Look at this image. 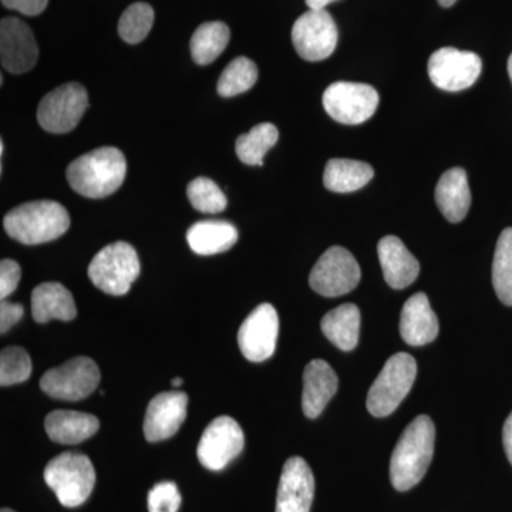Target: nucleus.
<instances>
[{
	"label": "nucleus",
	"instance_id": "a19ab883",
	"mask_svg": "<svg viewBox=\"0 0 512 512\" xmlns=\"http://www.w3.org/2000/svg\"><path fill=\"white\" fill-rule=\"evenodd\" d=\"M508 74H510V79L512 82V53L510 59H508Z\"/></svg>",
	"mask_w": 512,
	"mask_h": 512
},
{
	"label": "nucleus",
	"instance_id": "9b49d317",
	"mask_svg": "<svg viewBox=\"0 0 512 512\" xmlns=\"http://www.w3.org/2000/svg\"><path fill=\"white\" fill-rule=\"evenodd\" d=\"M338 26L328 10H308L292 28V42L303 60L328 59L338 46Z\"/></svg>",
	"mask_w": 512,
	"mask_h": 512
},
{
	"label": "nucleus",
	"instance_id": "dca6fc26",
	"mask_svg": "<svg viewBox=\"0 0 512 512\" xmlns=\"http://www.w3.org/2000/svg\"><path fill=\"white\" fill-rule=\"evenodd\" d=\"M315 477L301 457H291L282 470L276 497V512H311Z\"/></svg>",
	"mask_w": 512,
	"mask_h": 512
},
{
	"label": "nucleus",
	"instance_id": "0eeeda50",
	"mask_svg": "<svg viewBox=\"0 0 512 512\" xmlns=\"http://www.w3.org/2000/svg\"><path fill=\"white\" fill-rule=\"evenodd\" d=\"M100 383V370L90 357H74L40 379V389L52 399L79 402L86 399Z\"/></svg>",
	"mask_w": 512,
	"mask_h": 512
},
{
	"label": "nucleus",
	"instance_id": "72a5a7b5",
	"mask_svg": "<svg viewBox=\"0 0 512 512\" xmlns=\"http://www.w3.org/2000/svg\"><path fill=\"white\" fill-rule=\"evenodd\" d=\"M180 505V491L173 481L158 483L148 493V511L150 512H177L180 510Z\"/></svg>",
	"mask_w": 512,
	"mask_h": 512
},
{
	"label": "nucleus",
	"instance_id": "c85d7f7f",
	"mask_svg": "<svg viewBox=\"0 0 512 512\" xmlns=\"http://www.w3.org/2000/svg\"><path fill=\"white\" fill-rule=\"evenodd\" d=\"M493 285L498 299L512 306V228L504 229L495 247Z\"/></svg>",
	"mask_w": 512,
	"mask_h": 512
},
{
	"label": "nucleus",
	"instance_id": "39448f33",
	"mask_svg": "<svg viewBox=\"0 0 512 512\" xmlns=\"http://www.w3.org/2000/svg\"><path fill=\"white\" fill-rule=\"evenodd\" d=\"M417 376V363L407 353L390 357L367 394V410L372 416L386 417L396 412L412 390Z\"/></svg>",
	"mask_w": 512,
	"mask_h": 512
},
{
	"label": "nucleus",
	"instance_id": "58836bf2",
	"mask_svg": "<svg viewBox=\"0 0 512 512\" xmlns=\"http://www.w3.org/2000/svg\"><path fill=\"white\" fill-rule=\"evenodd\" d=\"M336 2V0H306L309 10H325L326 6L330 3Z\"/></svg>",
	"mask_w": 512,
	"mask_h": 512
},
{
	"label": "nucleus",
	"instance_id": "412c9836",
	"mask_svg": "<svg viewBox=\"0 0 512 512\" xmlns=\"http://www.w3.org/2000/svg\"><path fill=\"white\" fill-rule=\"evenodd\" d=\"M436 202L447 221L457 224L467 217L471 191L463 168H450L441 175L436 187Z\"/></svg>",
	"mask_w": 512,
	"mask_h": 512
},
{
	"label": "nucleus",
	"instance_id": "423d86ee",
	"mask_svg": "<svg viewBox=\"0 0 512 512\" xmlns=\"http://www.w3.org/2000/svg\"><path fill=\"white\" fill-rule=\"evenodd\" d=\"M136 249L127 242H114L101 249L89 265V278L96 288L113 296L126 295L140 275Z\"/></svg>",
	"mask_w": 512,
	"mask_h": 512
},
{
	"label": "nucleus",
	"instance_id": "37998d69",
	"mask_svg": "<svg viewBox=\"0 0 512 512\" xmlns=\"http://www.w3.org/2000/svg\"><path fill=\"white\" fill-rule=\"evenodd\" d=\"M0 512H16V511L10 510V508H2V511H0Z\"/></svg>",
	"mask_w": 512,
	"mask_h": 512
},
{
	"label": "nucleus",
	"instance_id": "a211bd4d",
	"mask_svg": "<svg viewBox=\"0 0 512 512\" xmlns=\"http://www.w3.org/2000/svg\"><path fill=\"white\" fill-rule=\"evenodd\" d=\"M339 379L325 360H312L303 373L302 409L308 419H316L338 392Z\"/></svg>",
	"mask_w": 512,
	"mask_h": 512
},
{
	"label": "nucleus",
	"instance_id": "f8f14e48",
	"mask_svg": "<svg viewBox=\"0 0 512 512\" xmlns=\"http://www.w3.org/2000/svg\"><path fill=\"white\" fill-rule=\"evenodd\" d=\"M483 70L480 56L454 47H441L430 56L427 72L434 86L444 92H461L473 86Z\"/></svg>",
	"mask_w": 512,
	"mask_h": 512
},
{
	"label": "nucleus",
	"instance_id": "4468645a",
	"mask_svg": "<svg viewBox=\"0 0 512 512\" xmlns=\"http://www.w3.org/2000/svg\"><path fill=\"white\" fill-rule=\"evenodd\" d=\"M278 335V312L271 303H262L242 322L238 332L239 349L249 362H265L275 353Z\"/></svg>",
	"mask_w": 512,
	"mask_h": 512
},
{
	"label": "nucleus",
	"instance_id": "5701e85b",
	"mask_svg": "<svg viewBox=\"0 0 512 512\" xmlns=\"http://www.w3.org/2000/svg\"><path fill=\"white\" fill-rule=\"evenodd\" d=\"M32 316L37 323L53 319L70 322L77 316L72 293L57 282L36 286L32 293Z\"/></svg>",
	"mask_w": 512,
	"mask_h": 512
},
{
	"label": "nucleus",
	"instance_id": "b1692460",
	"mask_svg": "<svg viewBox=\"0 0 512 512\" xmlns=\"http://www.w3.org/2000/svg\"><path fill=\"white\" fill-rule=\"evenodd\" d=\"M187 241L195 254H221L237 244L238 231L227 221H200L188 229Z\"/></svg>",
	"mask_w": 512,
	"mask_h": 512
},
{
	"label": "nucleus",
	"instance_id": "aec40b11",
	"mask_svg": "<svg viewBox=\"0 0 512 512\" xmlns=\"http://www.w3.org/2000/svg\"><path fill=\"white\" fill-rule=\"evenodd\" d=\"M384 279L393 289H404L413 284L420 274V264L406 248L402 239L387 235L377 245Z\"/></svg>",
	"mask_w": 512,
	"mask_h": 512
},
{
	"label": "nucleus",
	"instance_id": "f704fd0d",
	"mask_svg": "<svg viewBox=\"0 0 512 512\" xmlns=\"http://www.w3.org/2000/svg\"><path fill=\"white\" fill-rule=\"evenodd\" d=\"M20 281V266L12 259H3L0 262V298L6 301L8 296L18 288Z\"/></svg>",
	"mask_w": 512,
	"mask_h": 512
},
{
	"label": "nucleus",
	"instance_id": "4be33fe9",
	"mask_svg": "<svg viewBox=\"0 0 512 512\" xmlns=\"http://www.w3.org/2000/svg\"><path fill=\"white\" fill-rule=\"evenodd\" d=\"M45 429L50 440L73 446L93 437L100 429V421L93 414L55 410L46 417Z\"/></svg>",
	"mask_w": 512,
	"mask_h": 512
},
{
	"label": "nucleus",
	"instance_id": "ea45409f",
	"mask_svg": "<svg viewBox=\"0 0 512 512\" xmlns=\"http://www.w3.org/2000/svg\"><path fill=\"white\" fill-rule=\"evenodd\" d=\"M457 0H439V3L443 8H451Z\"/></svg>",
	"mask_w": 512,
	"mask_h": 512
},
{
	"label": "nucleus",
	"instance_id": "7c9ffc66",
	"mask_svg": "<svg viewBox=\"0 0 512 512\" xmlns=\"http://www.w3.org/2000/svg\"><path fill=\"white\" fill-rule=\"evenodd\" d=\"M154 18H156V13L148 3L138 2L128 6L119 22L121 39L130 45L143 42L153 28Z\"/></svg>",
	"mask_w": 512,
	"mask_h": 512
},
{
	"label": "nucleus",
	"instance_id": "473e14b6",
	"mask_svg": "<svg viewBox=\"0 0 512 512\" xmlns=\"http://www.w3.org/2000/svg\"><path fill=\"white\" fill-rule=\"evenodd\" d=\"M32 375L29 353L19 346H9L0 355V384L2 387L26 382Z\"/></svg>",
	"mask_w": 512,
	"mask_h": 512
},
{
	"label": "nucleus",
	"instance_id": "f3484780",
	"mask_svg": "<svg viewBox=\"0 0 512 512\" xmlns=\"http://www.w3.org/2000/svg\"><path fill=\"white\" fill-rule=\"evenodd\" d=\"M188 396L184 392L158 394L148 404L144 419V436L150 443L173 437L187 417Z\"/></svg>",
	"mask_w": 512,
	"mask_h": 512
},
{
	"label": "nucleus",
	"instance_id": "9d476101",
	"mask_svg": "<svg viewBox=\"0 0 512 512\" xmlns=\"http://www.w3.org/2000/svg\"><path fill=\"white\" fill-rule=\"evenodd\" d=\"M362 272L355 256L343 247H332L313 266L309 285L326 298L346 295L359 285Z\"/></svg>",
	"mask_w": 512,
	"mask_h": 512
},
{
	"label": "nucleus",
	"instance_id": "c756f323",
	"mask_svg": "<svg viewBox=\"0 0 512 512\" xmlns=\"http://www.w3.org/2000/svg\"><path fill=\"white\" fill-rule=\"evenodd\" d=\"M258 80V67L248 57H237L225 67L218 80V93L222 97H234L248 92Z\"/></svg>",
	"mask_w": 512,
	"mask_h": 512
},
{
	"label": "nucleus",
	"instance_id": "f03ea898",
	"mask_svg": "<svg viewBox=\"0 0 512 512\" xmlns=\"http://www.w3.org/2000/svg\"><path fill=\"white\" fill-rule=\"evenodd\" d=\"M127 161L116 147H101L76 158L67 167L70 187L87 198H104L114 194L124 183Z\"/></svg>",
	"mask_w": 512,
	"mask_h": 512
},
{
	"label": "nucleus",
	"instance_id": "2f4dec72",
	"mask_svg": "<svg viewBox=\"0 0 512 512\" xmlns=\"http://www.w3.org/2000/svg\"><path fill=\"white\" fill-rule=\"evenodd\" d=\"M187 195L192 207L204 214H218L227 208V197L210 178L192 180L188 184Z\"/></svg>",
	"mask_w": 512,
	"mask_h": 512
},
{
	"label": "nucleus",
	"instance_id": "2eb2a0df",
	"mask_svg": "<svg viewBox=\"0 0 512 512\" xmlns=\"http://www.w3.org/2000/svg\"><path fill=\"white\" fill-rule=\"evenodd\" d=\"M39 57L35 36L25 22L5 18L0 22V60L9 73L22 74L35 67Z\"/></svg>",
	"mask_w": 512,
	"mask_h": 512
},
{
	"label": "nucleus",
	"instance_id": "f257e3e1",
	"mask_svg": "<svg viewBox=\"0 0 512 512\" xmlns=\"http://www.w3.org/2000/svg\"><path fill=\"white\" fill-rule=\"evenodd\" d=\"M436 429L429 416H419L407 426L394 448L390 480L397 491L412 490L426 476L434 454Z\"/></svg>",
	"mask_w": 512,
	"mask_h": 512
},
{
	"label": "nucleus",
	"instance_id": "4c0bfd02",
	"mask_svg": "<svg viewBox=\"0 0 512 512\" xmlns=\"http://www.w3.org/2000/svg\"><path fill=\"white\" fill-rule=\"evenodd\" d=\"M503 443L505 454H507L508 460H510L512 466V412L510 416L505 420L503 429Z\"/></svg>",
	"mask_w": 512,
	"mask_h": 512
},
{
	"label": "nucleus",
	"instance_id": "20e7f679",
	"mask_svg": "<svg viewBox=\"0 0 512 512\" xmlns=\"http://www.w3.org/2000/svg\"><path fill=\"white\" fill-rule=\"evenodd\" d=\"M43 476L59 503L67 508L86 503L96 484L92 461L80 453L59 454L47 464Z\"/></svg>",
	"mask_w": 512,
	"mask_h": 512
},
{
	"label": "nucleus",
	"instance_id": "1a4fd4ad",
	"mask_svg": "<svg viewBox=\"0 0 512 512\" xmlns=\"http://www.w3.org/2000/svg\"><path fill=\"white\" fill-rule=\"evenodd\" d=\"M379 100V93L375 87L365 83H333L323 93V107L326 113L338 123L349 126H356L372 119L379 106Z\"/></svg>",
	"mask_w": 512,
	"mask_h": 512
},
{
	"label": "nucleus",
	"instance_id": "a878e982",
	"mask_svg": "<svg viewBox=\"0 0 512 512\" xmlns=\"http://www.w3.org/2000/svg\"><path fill=\"white\" fill-rule=\"evenodd\" d=\"M375 177L372 165L363 161L332 158L323 173V185L329 191L346 194L365 187Z\"/></svg>",
	"mask_w": 512,
	"mask_h": 512
},
{
	"label": "nucleus",
	"instance_id": "7ed1b4c3",
	"mask_svg": "<svg viewBox=\"0 0 512 512\" xmlns=\"http://www.w3.org/2000/svg\"><path fill=\"white\" fill-rule=\"evenodd\" d=\"M5 231L25 245L46 244L66 234L70 227L69 212L56 201H32L6 214Z\"/></svg>",
	"mask_w": 512,
	"mask_h": 512
},
{
	"label": "nucleus",
	"instance_id": "6ab92c4d",
	"mask_svg": "<svg viewBox=\"0 0 512 512\" xmlns=\"http://www.w3.org/2000/svg\"><path fill=\"white\" fill-rule=\"evenodd\" d=\"M400 335L410 346H424L439 335V319L431 309L426 293L410 296L400 315Z\"/></svg>",
	"mask_w": 512,
	"mask_h": 512
},
{
	"label": "nucleus",
	"instance_id": "6e6552de",
	"mask_svg": "<svg viewBox=\"0 0 512 512\" xmlns=\"http://www.w3.org/2000/svg\"><path fill=\"white\" fill-rule=\"evenodd\" d=\"M89 107L86 89L79 83H67L47 93L37 107V121L43 130L64 134L74 130Z\"/></svg>",
	"mask_w": 512,
	"mask_h": 512
},
{
	"label": "nucleus",
	"instance_id": "c9c22d12",
	"mask_svg": "<svg viewBox=\"0 0 512 512\" xmlns=\"http://www.w3.org/2000/svg\"><path fill=\"white\" fill-rule=\"evenodd\" d=\"M23 313H25V309L19 303L2 301L0 303V333L5 335L6 332H9L22 319Z\"/></svg>",
	"mask_w": 512,
	"mask_h": 512
},
{
	"label": "nucleus",
	"instance_id": "79ce46f5",
	"mask_svg": "<svg viewBox=\"0 0 512 512\" xmlns=\"http://www.w3.org/2000/svg\"><path fill=\"white\" fill-rule=\"evenodd\" d=\"M181 384H183V379H180V377H175V379H173L174 387L181 386Z\"/></svg>",
	"mask_w": 512,
	"mask_h": 512
},
{
	"label": "nucleus",
	"instance_id": "e433bc0d",
	"mask_svg": "<svg viewBox=\"0 0 512 512\" xmlns=\"http://www.w3.org/2000/svg\"><path fill=\"white\" fill-rule=\"evenodd\" d=\"M49 0H2L5 8L18 10L26 16H37L46 9Z\"/></svg>",
	"mask_w": 512,
	"mask_h": 512
},
{
	"label": "nucleus",
	"instance_id": "cd10ccee",
	"mask_svg": "<svg viewBox=\"0 0 512 512\" xmlns=\"http://www.w3.org/2000/svg\"><path fill=\"white\" fill-rule=\"evenodd\" d=\"M279 138L278 128L271 123H261L247 134L238 137L237 156L247 165H264L265 154L275 146Z\"/></svg>",
	"mask_w": 512,
	"mask_h": 512
},
{
	"label": "nucleus",
	"instance_id": "bb28decb",
	"mask_svg": "<svg viewBox=\"0 0 512 512\" xmlns=\"http://www.w3.org/2000/svg\"><path fill=\"white\" fill-rule=\"evenodd\" d=\"M231 32L224 22H207L191 37V55L194 62L207 66L227 49Z\"/></svg>",
	"mask_w": 512,
	"mask_h": 512
},
{
	"label": "nucleus",
	"instance_id": "ddd939ff",
	"mask_svg": "<svg viewBox=\"0 0 512 512\" xmlns=\"http://www.w3.org/2000/svg\"><path fill=\"white\" fill-rule=\"evenodd\" d=\"M244 446V431L237 421L228 416L217 417L202 433L198 460L208 470L221 471L242 453Z\"/></svg>",
	"mask_w": 512,
	"mask_h": 512
},
{
	"label": "nucleus",
	"instance_id": "393cba45",
	"mask_svg": "<svg viewBox=\"0 0 512 512\" xmlns=\"http://www.w3.org/2000/svg\"><path fill=\"white\" fill-rule=\"evenodd\" d=\"M323 335L343 352H350L359 343L360 311L353 303H345L323 316Z\"/></svg>",
	"mask_w": 512,
	"mask_h": 512
}]
</instances>
